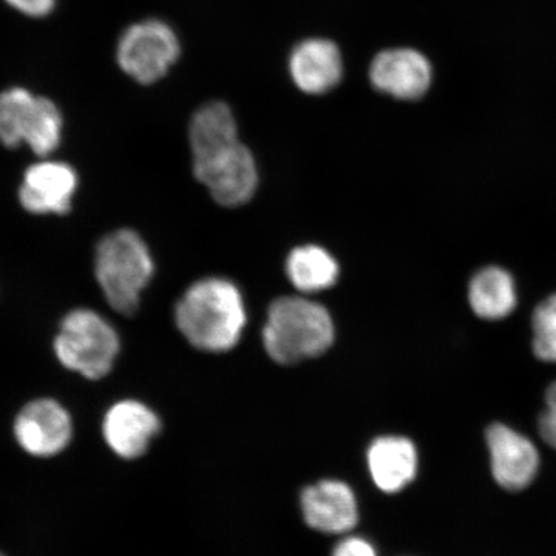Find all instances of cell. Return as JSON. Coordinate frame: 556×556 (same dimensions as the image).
I'll return each mask as SVG.
<instances>
[{
	"instance_id": "obj_1",
	"label": "cell",
	"mask_w": 556,
	"mask_h": 556,
	"mask_svg": "<svg viewBox=\"0 0 556 556\" xmlns=\"http://www.w3.org/2000/svg\"><path fill=\"white\" fill-rule=\"evenodd\" d=\"M174 319L180 333L199 351L220 353L238 345L247 311L238 287L226 278L208 277L180 296Z\"/></svg>"
},
{
	"instance_id": "obj_2",
	"label": "cell",
	"mask_w": 556,
	"mask_h": 556,
	"mask_svg": "<svg viewBox=\"0 0 556 556\" xmlns=\"http://www.w3.org/2000/svg\"><path fill=\"white\" fill-rule=\"evenodd\" d=\"M154 273L155 263L148 243L134 229H116L96 248L97 282L110 307L123 316H134L138 311Z\"/></svg>"
},
{
	"instance_id": "obj_3",
	"label": "cell",
	"mask_w": 556,
	"mask_h": 556,
	"mask_svg": "<svg viewBox=\"0 0 556 556\" xmlns=\"http://www.w3.org/2000/svg\"><path fill=\"white\" fill-rule=\"evenodd\" d=\"M336 338L332 319L321 304L285 296L270 304L263 344L277 364L293 365L329 350Z\"/></svg>"
},
{
	"instance_id": "obj_4",
	"label": "cell",
	"mask_w": 556,
	"mask_h": 556,
	"mask_svg": "<svg viewBox=\"0 0 556 556\" xmlns=\"http://www.w3.org/2000/svg\"><path fill=\"white\" fill-rule=\"evenodd\" d=\"M53 350L68 371L88 380H100L113 370L121 352V338L100 313L78 308L62 319Z\"/></svg>"
},
{
	"instance_id": "obj_5",
	"label": "cell",
	"mask_w": 556,
	"mask_h": 556,
	"mask_svg": "<svg viewBox=\"0 0 556 556\" xmlns=\"http://www.w3.org/2000/svg\"><path fill=\"white\" fill-rule=\"evenodd\" d=\"M62 130L61 111L47 97L21 87L0 93V142L5 148L27 144L35 154L47 157L60 148Z\"/></svg>"
},
{
	"instance_id": "obj_6",
	"label": "cell",
	"mask_w": 556,
	"mask_h": 556,
	"mask_svg": "<svg viewBox=\"0 0 556 556\" xmlns=\"http://www.w3.org/2000/svg\"><path fill=\"white\" fill-rule=\"evenodd\" d=\"M180 43L176 31L160 20H146L128 27L116 47V61L139 85L162 80L176 65Z\"/></svg>"
},
{
	"instance_id": "obj_7",
	"label": "cell",
	"mask_w": 556,
	"mask_h": 556,
	"mask_svg": "<svg viewBox=\"0 0 556 556\" xmlns=\"http://www.w3.org/2000/svg\"><path fill=\"white\" fill-rule=\"evenodd\" d=\"M194 178L222 206L238 207L254 197L258 170L252 152L240 141L192 162Z\"/></svg>"
},
{
	"instance_id": "obj_8",
	"label": "cell",
	"mask_w": 556,
	"mask_h": 556,
	"mask_svg": "<svg viewBox=\"0 0 556 556\" xmlns=\"http://www.w3.org/2000/svg\"><path fill=\"white\" fill-rule=\"evenodd\" d=\"M13 434L26 454L53 457L64 452L73 440V417L59 401L34 400L16 416Z\"/></svg>"
},
{
	"instance_id": "obj_9",
	"label": "cell",
	"mask_w": 556,
	"mask_h": 556,
	"mask_svg": "<svg viewBox=\"0 0 556 556\" xmlns=\"http://www.w3.org/2000/svg\"><path fill=\"white\" fill-rule=\"evenodd\" d=\"M162 430V420L146 403L123 400L114 403L102 421L103 440L124 460H136L148 452Z\"/></svg>"
},
{
	"instance_id": "obj_10",
	"label": "cell",
	"mask_w": 556,
	"mask_h": 556,
	"mask_svg": "<svg viewBox=\"0 0 556 556\" xmlns=\"http://www.w3.org/2000/svg\"><path fill=\"white\" fill-rule=\"evenodd\" d=\"M370 80L375 89L394 99L419 100L432 86L433 67L413 48H392L375 55Z\"/></svg>"
},
{
	"instance_id": "obj_11",
	"label": "cell",
	"mask_w": 556,
	"mask_h": 556,
	"mask_svg": "<svg viewBox=\"0 0 556 556\" xmlns=\"http://www.w3.org/2000/svg\"><path fill=\"white\" fill-rule=\"evenodd\" d=\"M490 450L492 476L507 491L527 489L540 468L539 451L534 444L516 430L493 424L485 433Z\"/></svg>"
},
{
	"instance_id": "obj_12",
	"label": "cell",
	"mask_w": 556,
	"mask_h": 556,
	"mask_svg": "<svg viewBox=\"0 0 556 556\" xmlns=\"http://www.w3.org/2000/svg\"><path fill=\"white\" fill-rule=\"evenodd\" d=\"M78 185V174L73 166L46 160L25 172L18 191L20 203L31 214L64 215L73 206Z\"/></svg>"
},
{
	"instance_id": "obj_13",
	"label": "cell",
	"mask_w": 556,
	"mask_h": 556,
	"mask_svg": "<svg viewBox=\"0 0 556 556\" xmlns=\"http://www.w3.org/2000/svg\"><path fill=\"white\" fill-rule=\"evenodd\" d=\"M343 58L339 47L329 39L301 41L289 59L294 85L308 94H324L336 88L343 76Z\"/></svg>"
},
{
	"instance_id": "obj_14",
	"label": "cell",
	"mask_w": 556,
	"mask_h": 556,
	"mask_svg": "<svg viewBox=\"0 0 556 556\" xmlns=\"http://www.w3.org/2000/svg\"><path fill=\"white\" fill-rule=\"evenodd\" d=\"M302 510L307 525L324 533H345L358 520L356 497L339 481L307 486L302 493Z\"/></svg>"
},
{
	"instance_id": "obj_15",
	"label": "cell",
	"mask_w": 556,
	"mask_h": 556,
	"mask_svg": "<svg viewBox=\"0 0 556 556\" xmlns=\"http://www.w3.org/2000/svg\"><path fill=\"white\" fill-rule=\"evenodd\" d=\"M367 462L375 484L387 493L405 489L416 475V450L406 438H379L368 450Z\"/></svg>"
},
{
	"instance_id": "obj_16",
	"label": "cell",
	"mask_w": 556,
	"mask_h": 556,
	"mask_svg": "<svg viewBox=\"0 0 556 556\" xmlns=\"http://www.w3.org/2000/svg\"><path fill=\"white\" fill-rule=\"evenodd\" d=\"M468 301L479 318L486 321L505 319L517 309L516 278L500 266L479 269L469 282Z\"/></svg>"
},
{
	"instance_id": "obj_17",
	"label": "cell",
	"mask_w": 556,
	"mask_h": 556,
	"mask_svg": "<svg viewBox=\"0 0 556 556\" xmlns=\"http://www.w3.org/2000/svg\"><path fill=\"white\" fill-rule=\"evenodd\" d=\"M193 160L204 159L239 142L238 124L225 102H208L193 114L189 128Z\"/></svg>"
},
{
	"instance_id": "obj_18",
	"label": "cell",
	"mask_w": 556,
	"mask_h": 556,
	"mask_svg": "<svg viewBox=\"0 0 556 556\" xmlns=\"http://www.w3.org/2000/svg\"><path fill=\"white\" fill-rule=\"evenodd\" d=\"M287 270L291 283L307 294L330 289L339 277L337 261L325 249L315 245L294 249L289 255Z\"/></svg>"
},
{
	"instance_id": "obj_19",
	"label": "cell",
	"mask_w": 556,
	"mask_h": 556,
	"mask_svg": "<svg viewBox=\"0 0 556 556\" xmlns=\"http://www.w3.org/2000/svg\"><path fill=\"white\" fill-rule=\"evenodd\" d=\"M532 351L542 363L556 365V293L541 301L531 316Z\"/></svg>"
},
{
	"instance_id": "obj_20",
	"label": "cell",
	"mask_w": 556,
	"mask_h": 556,
	"mask_svg": "<svg viewBox=\"0 0 556 556\" xmlns=\"http://www.w3.org/2000/svg\"><path fill=\"white\" fill-rule=\"evenodd\" d=\"M539 432L542 440L556 450V382L547 388L545 409L539 416Z\"/></svg>"
},
{
	"instance_id": "obj_21",
	"label": "cell",
	"mask_w": 556,
	"mask_h": 556,
	"mask_svg": "<svg viewBox=\"0 0 556 556\" xmlns=\"http://www.w3.org/2000/svg\"><path fill=\"white\" fill-rule=\"evenodd\" d=\"M13 10L29 17H45L54 10L58 0H5Z\"/></svg>"
},
{
	"instance_id": "obj_22",
	"label": "cell",
	"mask_w": 556,
	"mask_h": 556,
	"mask_svg": "<svg viewBox=\"0 0 556 556\" xmlns=\"http://www.w3.org/2000/svg\"><path fill=\"white\" fill-rule=\"evenodd\" d=\"M332 556H377L368 542L358 538L345 539L333 551Z\"/></svg>"
},
{
	"instance_id": "obj_23",
	"label": "cell",
	"mask_w": 556,
	"mask_h": 556,
	"mask_svg": "<svg viewBox=\"0 0 556 556\" xmlns=\"http://www.w3.org/2000/svg\"><path fill=\"white\" fill-rule=\"evenodd\" d=\"M0 556H3L2 554H0Z\"/></svg>"
}]
</instances>
